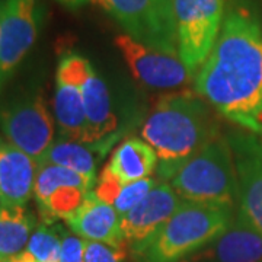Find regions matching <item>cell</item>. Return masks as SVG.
<instances>
[{"instance_id":"6da1fadb","label":"cell","mask_w":262,"mask_h":262,"mask_svg":"<svg viewBox=\"0 0 262 262\" xmlns=\"http://www.w3.org/2000/svg\"><path fill=\"white\" fill-rule=\"evenodd\" d=\"M194 89L223 118L262 137V24L248 6L227 10Z\"/></svg>"},{"instance_id":"7a4b0ae2","label":"cell","mask_w":262,"mask_h":262,"mask_svg":"<svg viewBox=\"0 0 262 262\" xmlns=\"http://www.w3.org/2000/svg\"><path fill=\"white\" fill-rule=\"evenodd\" d=\"M211 110L195 91L160 96L141 127L143 140L159 158L160 181H169L181 165L220 136Z\"/></svg>"},{"instance_id":"3957f363","label":"cell","mask_w":262,"mask_h":262,"mask_svg":"<svg viewBox=\"0 0 262 262\" xmlns=\"http://www.w3.org/2000/svg\"><path fill=\"white\" fill-rule=\"evenodd\" d=\"M237 208L182 201L165 225L133 256L139 262H181L232 223Z\"/></svg>"},{"instance_id":"277c9868","label":"cell","mask_w":262,"mask_h":262,"mask_svg":"<svg viewBox=\"0 0 262 262\" xmlns=\"http://www.w3.org/2000/svg\"><path fill=\"white\" fill-rule=\"evenodd\" d=\"M182 201L239 208V182L229 140L206 144L166 181Z\"/></svg>"},{"instance_id":"5b68a950","label":"cell","mask_w":262,"mask_h":262,"mask_svg":"<svg viewBox=\"0 0 262 262\" xmlns=\"http://www.w3.org/2000/svg\"><path fill=\"white\" fill-rule=\"evenodd\" d=\"M0 128L9 143L41 165L54 143V118L41 91L0 103Z\"/></svg>"},{"instance_id":"8992f818","label":"cell","mask_w":262,"mask_h":262,"mask_svg":"<svg viewBox=\"0 0 262 262\" xmlns=\"http://www.w3.org/2000/svg\"><path fill=\"white\" fill-rule=\"evenodd\" d=\"M113 16L127 35L150 47L178 53L172 0H92Z\"/></svg>"},{"instance_id":"52a82bcc","label":"cell","mask_w":262,"mask_h":262,"mask_svg":"<svg viewBox=\"0 0 262 262\" xmlns=\"http://www.w3.org/2000/svg\"><path fill=\"white\" fill-rule=\"evenodd\" d=\"M172 5L179 57L196 75L220 34L226 15V0H172Z\"/></svg>"},{"instance_id":"ba28073f","label":"cell","mask_w":262,"mask_h":262,"mask_svg":"<svg viewBox=\"0 0 262 262\" xmlns=\"http://www.w3.org/2000/svg\"><path fill=\"white\" fill-rule=\"evenodd\" d=\"M42 0H3L0 13V84L16 72L41 32Z\"/></svg>"},{"instance_id":"9c48e42d","label":"cell","mask_w":262,"mask_h":262,"mask_svg":"<svg viewBox=\"0 0 262 262\" xmlns=\"http://www.w3.org/2000/svg\"><path fill=\"white\" fill-rule=\"evenodd\" d=\"M114 42L121 51L131 75L150 89L177 91L195 80V75L181 60L179 53L150 47L127 34L117 35Z\"/></svg>"},{"instance_id":"30bf717a","label":"cell","mask_w":262,"mask_h":262,"mask_svg":"<svg viewBox=\"0 0 262 262\" xmlns=\"http://www.w3.org/2000/svg\"><path fill=\"white\" fill-rule=\"evenodd\" d=\"M86 61V57L67 53L60 58L57 66L53 105L60 139L88 141V124L80 88Z\"/></svg>"},{"instance_id":"8fae6325","label":"cell","mask_w":262,"mask_h":262,"mask_svg":"<svg viewBox=\"0 0 262 262\" xmlns=\"http://www.w3.org/2000/svg\"><path fill=\"white\" fill-rule=\"evenodd\" d=\"M239 182V210L262 233V140L252 133L227 137Z\"/></svg>"},{"instance_id":"7c38bea8","label":"cell","mask_w":262,"mask_h":262,"mask_svg":"<svg viewBox=\"0 0 262 262\" xmlns=\"http://www.w3.org/2000/svg\"><path fill=\"white\" fill-rule=\"evenodd\" d=\"M182 204V200L166 181L158 185L139 204L121 217V230L130 252L146 244Z\"/></svg>"},{"instance_id":"4fadbf2b","label":"cell","mask_w":262,"mask_h":262,"mask_svg":"<svg viewBox=\"0 0 262 262\" xmlns=\"http://www.w3.org/2000/svg\"><path fill=\"white\" fill-rule=\"evenodd\" d=\"M181 262H262V233L237 208L222 233Z\"/></svg>"},{"instance_id":"5bb4252c","label":"cell","mask_w":262,"mask_h":262,"mask_svg":"<svg viewBox=\"0 0 262 262\" xmlns=\"http://www.w3.org/2000/svg\"><path fill=\"white\" fill-rule=\"evenodd\" d=\"M80 88L88 124V143L115 137L118 118L114 113L110 89L89 60L84 64Z\"/></svg>"},{"instance_id":"9a60e30c","label":"cell","mask_w":262,"mask_h":262,"mask_svg":"<svg viewBox=\"0 0 262 262\" xmlns=\"http://www.w3.org/2000/svg\"><path fill=\"white\" fill-rule=\"evenodd\" d=\"M38 168L31 156L0 139V204L25 206L34 195Z\"/></svg>"},{"instance_id":"2e32d148","label":"cell","mask_w":262,"mask_h":262,"mask_svg":"<svg viewBox=\"0 0 262 262\" xmlns=\"http://www.w3.org/2000/svg\"><path fill=\"white\" fill-rule=\"evenodd\" d=\"M67 226L84 241H95L114 246H128L121 230V217L113 206L99 200L94 189L88 194L84 203Z\"/></svg>"},{"instance_id":"e0dca14e","label":"cell","mask_w":262,"mask_h":262,"mask_svg":"<svg viewBox=\"0 0 262 262\" xmlns=\"http://www.w3.org/2000/svg\"><path fill=\"white\" fill-rule=\"evenodd\" d=\"M115 140L117 136L95 143L66 140L58 137V140L54 141L48 149L41 165L51 163V165L72 169L96 182L98 166L106 156L108 150L113 147Z\"/></svg>"},{"instance_id":"ac0fdd59","label":"cell","mask_w":262,"mask_h":262,"mask_svg":"<svg viewBox=\"0 0 262 262\" xmlns=\"http://www.w3.org/2000/svg\"><path fill=\"white\" fill-rule=\"evenodd\" d=\"M159 166L156 151L144 140L128 137L114 150L108 168L122 184L149 178Z\"/></svg>"},{"instance_id":"d6986e66","label":"cell","mask_w":262,"mask_h":262,"mask_svg":"<svg viewBox=\"0 0 262 262\" xmlns=\"http://www.w3.org/2000/svg\"><path fill=\"white\" fill-rule=\"evenodd\" d=\"M159 178H144L130 184H122L110 170L108 165L103 166L96 178L95 195L115 208L120 217L125 215L136 204H139L153 188L158 185Z\"/></svg>"},{"instance_id":"ffe728a7","label":"cell","mask_w":262,"mask_h":262,"mask_svg":"<svg viewBox=\"0 0 262 262\" xmlns=\"http://www.w3.org/2000/svg\"><path fill=\"white\" fill-rule=\"evenodd\" d=\"M37 219L25 206L0 204V259H8L27 249Z\"/></svg>"},{"instance_id":"44dd1931","label":"cell","mask_w":262,"mask_h":262,"mask_svg":"<svg viewBox=\"0 0 262 262\" xmlns=\"http://www.w3.org/2000/svg\"><path fill=\"white\" fill-rule=\"evenodd\" d=\"M89 192V189L76 185H63L54 189L44 201L38 203L41 223L54 225L58 219L67 222L79 211Z\"/></svg>"},{"instance_id":"7402d4cb","label":"cell","mask_w":262,"mask_h":262,"mask_svg":"<svg viewBox=\"0 0 262 262\" xmlns=\"http://www.w3.org/2000/svg\"><path fill=\"white\" fill-rule=\"evenodd\" d=\"M95 184H96L95 181L77 173L72 169L51 165V163H42L38 168L35 185H34V196H35V201L38 204V203L44 201L58 187L76 185V187H82L92 191L95 188Z\"/></svg>"},{"instance_id":"603a6c76","label":"cell","mask_w":262,"mask_h":262,"mask_svg":"<svg viewBox=\"0 0 262 262\" xmlns=\"http://www.w3.org/2000/svg\"><path fill=\"white\" fill-rule=\"evenodd\" d=\"M61 232L63 229L58 226L41 223L31 234L27 251L38 262H60Z\"/></svg>"},{"instance_id":"cb8c5ba5","label":"cell","mask_w":262,"mask_h":262,"mask_svg":"<svg viewBox=\"0 0 262 262\" xmlns=\"http://www.w3.org/2000/svg\"><path fill=\"white\" fill-rule=\"evenodd\" d=\"M128 246H114L103 242L84 241V262H125Z\"/></svg>"},{"instance_id":"d4e9b609","label":"cell","mask_w":262,"mask_h":262,"mask_svg":"<svg viewBox=\"0 0 262 262\" xmlns=\"http://www.w3.org/2000/svg\"><path fill=\"white\" fill-rule=\"evenodd\" d=\"M84 239L73 232H61L60 262H84Z\"/></svg>"},{"instance_id":"484cf974","label":"cell","mask_w":262,"mask_h":262,"mask_svg":"<svg viewBox=\"0 0 262 262\" xmlns=\"http://www.w3.org/2000/svg\"><path fill=\"white\" fill-rule=\"evenodd\" d=\"M5 262H38L31 253L25 249V251H22L18 255H13V256H10L8 259H5Z\"/></svg>"},{"instance_id":"4316f807","label":"cell","mask_w":262,"mask_h":262,"mask_svg":"<svg viewBox=\"0 0 262 262\" xmlns=\"http://www.w3.org/2000/svg\"><path fill=\"white\" fill-rule=\"evenodd\" d=\"M57 2L67 9H77V8L83 6L88 2H92V0H57Z\"/></svg>"},{"instance_id":"83f0119b","label":"cell","mask_w":262,"mask_h":262,"mask_svg":"<svg viewBox=\"0 0 262 262\" xmlns=\"http://www.w3.org/2000/svg\"><path fill=\"white\" fill-rule=\"evenodd\" d=\"M2 2H3V0H0V13H2Z\"/></svg>"},{"instance_id":"f1b7e54d","label":"cell","mask_w":262,"mask_h":262,"mask_svg":"<svg viewBox=\"0 0 262 262\" xmlns=\"http://www.w3.org/2000/svg\"><path fill=\"white\" fill-rule=\"evenodd\" d=\"M0 262H5V261H3V259H0Z\"/></svg>"}]
</instances>
